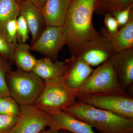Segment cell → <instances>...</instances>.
<instances>
[{
	"label": "cell",
	"instance_id": "1",
	"mask_svg": "<svg viewBox=\"0 0 133 133\" xmlns=\"http://www.w3.org/2000/svg\"><path fill=\"white\" fill-rule=\"evenodd\" d=\"M100 0H71L62 26L72 56L76 57L100 35L94 27V13Z\"/></svg>",
	"mask_w": 133,
	"mask_h": 133
},
{
	"label": "cell",
	"instance_id": "2",
	"mask_svg": "<svg viewBox=\"0 0 133 133\" xmlns=\"http://www.w3.org/2000/svg\"><path fill=\"white\" fill-rule=\"evenodd\" d=\"M63 111L89 124L101 133H133V120L77 101Z\"/></svg>",
	"mask_w": 133,
	"mask_h": 133
},
{
	"label": "cell",
	"instance_id": "3",
	"mask_svg": "<svg viewBox=\"0 0 133 133\" xmlns=\"http://www.w3.org/2000/svg\"><path fill=\"white\" fill-rule=\"evenodd\" d=\"M45 85L34 105L51 115L63 111L77 101L78 90L69 88L63 77L44 81Z\"/></svg>",
	"mask_w": 133,
	"mask_h": 133
},
{
	"label": "cell",
	"instance_id": "4",
	"mask_svg": "<svg viewBox=\"0 0 133 133\" xmlns=\"http://www.w3.org/2000/svg\"><path fill=\"white\" fill-rule=\"evenodd\" d=\"M78 101L119 116L133 120V98L121 89L93 93L78 94Z\"/></svg>",
	"mask_w": 133,
	"mask_h": 133
},
{
	"label": "cell",
	"instance_id": "5",
	"mask_svg": "<svg viewBox=\"0 0 133 133\" xmlns=\"http://www.w3.org/2000/svg\"><path fill=\"white\" fill-rule=\"evenodd\" d=\"M10 95L20 105H34L42 91L45 82L33 71L18 69L6 76Z\"/></svg>",
	"mask_w": 133,
	"mask_h": 133
},
{
	"label": "cell",
	"instance_id": "6",
	"mask_svg": "<svg viewBox=\"0 0 133 133\" xmlns=\"http://www.w3.org/2000/svg\"><path fill=\"white\" fill-rule=\"evenodd\" d=\"M121 89L114 69L108 60L93 70L78 89V94L105 92Z\"/></svg>",
	"mask_w": 133,
	"mask_h": 133
},
{
	"label": "cell",
	"instance_id": "7",
	"mask_svg": "<svg viewBox=\"0 0 133 133\" xmlns=\"http://www.w3.org/2000/svg\"><path fill=\"white\" fill-rule=\"evenodd\" d=\"M50 115L34 105H20V114L11 133H39L49 127Z\"/></svg>",
	"mask_w": 133,
	"mask_h": 133
},
{
	"label": "cell",
	"instance_id": "8",
	"mask_svg": "<svg viewBox=\"0 0 133 133\" xmlns=\"http://www.w3.org/2000/svg\"><path fill=\"white\" fill-rule=\"evenodd\" d=\"M66 44L62 27L48 26L30 46L31 51L39 52L52 61H57L60 50Z\"/></svg>",
	"mask_w": 133,
	"mask_h": 133
},
{
	"label": "cell",
	"instance_id": "9",
	"mask_svg": "<svg viewBox=\"0 0 133 133\" xmlns=\"http://www.w3.org/2000/svg\"><path fill=\"white\" fill-rule=\"evenodd\" d=\"M116 52L108 38L101 34L76 57L82 59L92 67L104 63Z\"/></svg>",
	"mask_w": 133,
	"mask_h": 133
},
{
	"label": "cell",
	"instance_id": "10",
	"mask_svg": "<svg viewBox=\"0 0 133 133\" xmlns=\"http://www.w3.org/2000/svg\"><path fill=\"white\" fill-rule=\"evenodd\" d=\"M122 89L125 90L133 83V48L115 52L109 59Z\"/></svg>",
	"mask_w": 133,
	"mask_h": 133
},
{
	"label": "cell",
	"instance_id": "11",
	"mask_svg": "<svg viewBox=\"0 0 133 133\" xmlns=\"http://www.w3.org/2000/svg\"><path fill=\"white\" fill-rule=\"evenodd\" d=\"M66 69L63 78L69 88L78 90L93 69L82 59L72 56L65 60Z\"/></svg>",
	"mask_w": 133,
	"mask_h": 133
},
{
	"label": "cell",
	"instance_id": "12",
	"mask_svg": "<svg viewBox=\"0 0 133 133\" xmlns=\"http://www.w3.org/2000/svg\"><path fill=\"white\" fill-rule=\"evenodd\" d=\"M49 127L56 131L65 130L72 133H96L89 124L63 111L50 115Z\"/></svg>",
	"mask_w": 133,
	"mask_h": 133
},
{
	"label": "cell",
	"instance_id": "13",
	"mask_svg": "<svg viewBox=\"0 0 133 133\" xmlns=\"http://www.w3.org/2000/svg\"><path fill=\"white\" fill-rule=\"evenodd\" d=\"M20 6V14L26 20L31 33L32 44L44 29V26H45L42 11L31 0L21 3Z\"/></svg>",
	"mask_w": 133,
	"mask_h": 133
},
{
	"label": "cell",
	"instance_id": "14",
	"mask_svg": "<svg viewBox=\"0 0 133 133\" xmlns=\"http://www.w3.org/2000/svg\"><path fill=\"white\" fill-rule=\"evenodd\" d=\"M71 0H46L41 9L45 26L62 27Z\"/></svg>",
	"mask_w": 133,
	"mask_h": 133
},
{
	"label": "cell",
	"instance_id": "15",
	"mask_svg": "<svg viewBox=\"0 0 133 133\" xmlns=\"http://www.w3.org/2000/svg\"><path fill=\"white\" fill-rule=\"evenodd\" d=\"M66 69L65 61H52L44 57L37 59L32 71L44 81H49L63 77Z\"/></svg>",
	"mask_w": 133,
	"mask_h": 133
},
{
	"label": "cell",
	"instance_id": "16",
	"mask_svg": "<svg viewBox=\"0 0 133 133\" xmlns=\"http://www.w3.org/2000/svg\"><path fill=\"white\" fill-rule=\"evenodd\" d=\"M101 34L108 38L116 52L133 48V14L127 24L114 34L103 29Z\"/></svg>",
	"mask_w": 133,
	"mask_h": 133
},
{
	"label": "cell",
	"instance_id": "17",
	"mask_svg": "<svg viewBox=\"0 0 133 133\" xmlns=\"http://www.w3.org/2000/svg\"><path fill=\"white\" fill-rule=\"evenodd\" d=\"M30 51V46L26 43L18 44L15 49L14 62L18 69L23 71H32L37 61Z\"/></svg>",
	"mask_w": 133,
	"mask_h": 133
},
{
	"label": "cell",
	"instance_id": "18",
	"mask_svg": "<svg viewBox=\"0 0 133 133\" xmlns=\"http://www.w3.org/2000/svg\"><path fill=\"white\" fill-rule=\"evenodd\" d=\"M20 15V4L17 0H0V35L5 39L7 23Z\"/></svg>",
	"mask_w": 133,
	"mask_h": 133
},
{
	"label": "cell",
	"instance_id": "19",
	"mask_svg": "<svg viewBox=\"0 0 133 133\" xmlns=\"http://www.w3.org/2000/svg\"><path fill=\"white\" fill-rule=\"evenodd\" d=\"M133 5V0H100L95 12L105 15L126 9Z\"/></svg>",
	"mask_w": 133,
	"mask_h": 133
},
{
	"label": "cell",
	"instance_id": "20",
	"mask_svg": "<svg viewBox=\"0 0 133 133\" xmlns=\"http://www.w3.org/2000/svg\"><path fill=\"white\" fill-rule=\"evenodd\" d=\"M12 70L8 60L0 56V97L10 96L6 80V76Z\"/></svg>",
	"mask_w": 133,
	"mask_h": 133
},
{
	"label": "cell",
	"instance_id": "21",
	"mask_svg": "<svg viewBox=\"0 0 133 133\" xmlns=\"http://www.w3.org/2000/svg\"><path fill=\"white\" fill-rule=\"evenodd\" d=\"M20 105L11 96L0 97V115L18 116Z\"/></svg>",
	"mask_w": 133,
	"mask_h": 133
},
{
	"label": "cell",
	"instance_id": "22",
	"mask_svg": "<svg viewBox=\"0 0 133 133\" xmlns=\"http://www.w3.org/2000/svg\"><path fill=\"white\" fill-rule=\"evenodd\" d=\"M17 42L19 43H26L29 38V29L26 20L20 14L17 19Z\"/></svg>",
	"mask_w": 133,
	"mask_h": 133
},
{
	"label": "cell",
	"instance_id": "23",
	"mask_svg": "<svg viewBox=\"0 0 133 133\" xmlns=\"http://www.w3.org/2000/svg\"><path fill=\"white\" fill-rule=\"evenodd\" d=\"M17 18L8 22L5 28V39L8 42L15 46L17 45Z\"/></svg>",
	"mask_w": 133,
	"mask_h": 133
},
{
	"label": "cell",
	"instance_id": "24",
	"mask_svg": "<svg viewBox=\"0 0 133 133\" xmlns=\"http://www.w3.org/2000/svg\"><path fill=\"white\" fill-rule=\"evenodd\" d=\"M18 116L0 115V133H11L17 121Z\"/></svg>",
	"mask_w": 133,
	"mask_h": 133
},
{
	"label": "cell",
	"instance_id": "25",
	"mask_svg": "<svg viewBox=\"0 0 133 133\" xmlns=\"http://www.w3.org/2000/svg\"><path fill=\"white\" fill-rule=\"evenodd\" d=\"M16 46L8 42L0 35V56L6 60L14 62V53Z\"/></svg>",
	"mask_w": 133,
	"mask_h": 133
},
{
	"label": "cell",
	"instance_id": "26",
	"mask_svg": "<svg viewBox=\"0 0 133 133\" xmlns=\"http://www.w3.org/2000/svg\"><path fill=\"white\" fill-rule=\"evenodd\" d=\"M133 5L126 9L112 12L111 14L118 23L119 27H122L127 23L131 15L133 14Z\"/></svg>",
	"mask_w": 133,
	"mask_h": 133
},
{
	"label": "cell",
	"instance_id": "27",
	"mask_svg": "<svg viewBox=\"0 0 133 133\" xmlns=\"http://www.w3.org/2000/svg\"><path fill=\"white\" fill-rule=\"evenodd\" d=\"M104 23L106 30L109 34H114L118 31V23L111 14L105 15Z\"/></svg>",
	"mask_w": 133,
	"mask_h": 133
},
{
	"label": "cell",
	"instance_id": "28",
	"mask_svg": "<svg viewBox=\"0 0 133 133\" xmlns=\"http://www.w3.org/2000/svg\"><path fill=\"white\" fill-rule=\"evenodd\" d=\"M31 1L36 6H37L41 9L44 5L46 0H31Z\"/></svg>",
	"mask_w": 133,
	"mask_h": 133
},
{
	"label": "cell",
	"instance_id": "29",
	"mask_svg": "<svg viewBox=\"0 0 133 133\" xmlns=\"http://www.w3.org/2000/svg\"><path fill=\"white\" fill-rule=\"evenodd\" d=\"M39 133H62L61 131H57L50 128L48 130H43Z\"/></svg>",
	"mask_w": 133,
	"mask_h": 133
},
{
	"label": "cell",
	"instance_id": "30",
	"mask_svg": "<svg viewBox=\"0 0 133 133\" xmlns=\"http://www.w3.org/2000/svg\"><path fill=\"white\" fill-rule=\"evenodd\" d=\"M60 131H61L62 133H72L69 132V131H65V130H61Z\"/></svg>",
	"mask_w": 133,
	"mask_h": 133
},
{
	"label": "cell",
	"instance_id": "31",
	"mask_svg": "<svg viewBox=\"0 0 133 133\" xmlns=\"http://www.w3.org/2000/svg\"><path fill=\"white\" fill-rule=\"evenodd\" d=\"M25 1H26V0H17V1L19 3V4H20L21 3Z\"/></svg>",
	"mask_w": 133,
	"mask_h": 133
}]
</instances>
